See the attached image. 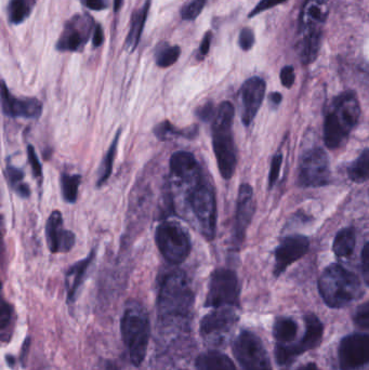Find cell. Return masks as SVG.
<instances>
[{
    "instance_id": "obj_1",
    "label": "cell",
    "mask_w": 369,
    "mask_h": 370,
    "mask_svg": "<svg viewBox=\"0 0 369 370\" xmlns=\"http://www.w3.org/2000/svg\"><path fill=\"white\" fill-rule=\"evenodd\" d=\"M193 289L188 275L172 269L162 276L157 295L158 323L164 329H180L188 325L193 312Z\"/></svg>"
},
{
    "instance_id": "obj_2",
    "label": "cell",
    "mask_w": 369,
    "mask_h": 370,
    "mask_svg": "<svg viewBox=\"0 0 369 370\" xmlns=\"http://www.w3.org/2000/svg\"><path fill=\"white\" fill-rule=\"evenodd\" d=\"M234 106L222 102L212 118V146L222 178L230 180L238 165V148L233 136Z\"/></svg>"
},
{
    "instance_id": "obj_3",
    "label": "cell",
    "mask_w": 369,
    "mask_h": 370,
    "mask_svg": "<svg viewBox=\"0 0 369 370\" xmlns=\"http://www.w3.org/2000/svg\"><path fill=\"white\" fill-rule=\"evenodd\" d=\"M179 184L186 190V203L200 233L207 241H212L216 236L218 219L216 193L212 185L202 172L192 180Z\"/></svg>"
},
{
    "instance_id": "obj_4",
    "label": "cell",
    "mask_w": 369,
    "mask_h": 370,
    "mask_svg": "<svg viewBox=\"0 0 369 370\" xmlns=\"http://www.w3.org/2000/svg\"><path fill=\"white\" fill-rule=\"evenodd\" d=\"M361 108L356 94L347 91L337 96L327 112L324 141L327 148H340L360 120Z\"/></svg>"
},
{
    "instance_id": "obj_5",
    "label": "cell",
    "mask_w": 369,
    "mask_h": 370,
    "mask_svg": "<svg viewBox=\"0 0 369 370\" xmlns=\"http://www.w3.org/2000/svg\"><path fill=\"white\" fill-rule=\"evenodd\" d=\"M122 341L132 365L139 367L143 363L151 338V323L148 311L142 303L129 301L120 321Z\"/></svg>"
},
{
    "instance_id": "obj_6",
    "label": "cell",
    "mask_w": 369,
    "mask_h": 370,
    "mask_svg": "<svg viewBox=\"0 0 369 370\" xmlns=\"http://www.w3.org/2000/svg\"><path fill=\"white\" fill-rule=\"evenodd\" d=\"M318 291L325 303L332 309L347 307L362 295L356 275L339 264L325 269L318 281Z\"/></svg>"
},
{
    "instance_id": "obj_7",
    "label": "cell",
    "mask_w": 369,
    "mask_h": 370,
    "mask_svg": "<svg viewBox=\"0 0 369 370\" xmlns=\"http://www.w3.org/2000/svg\"><path fill=\"white\" fill-rule=\"evenodd\" d=\"M158 250L167 262L181 264L190 255L192 244L188 232L179 223L164 221L155 232Z\"/></svg>"
},
{
    "instance_id": "obj_8",
    "label": "cell",
    "mask_w": 369,
    "mask_h": 370,
    "mask_svg": "<svg viewBox=\"0 0 369 370\" xmlns=\"http://www.w3.org/2000/svg\"><path fill=\"white\" fill-rule=\"evenodd\" d=\"M240 283L238 275L230 269H218L212 273L206 298V307L212 309L238 307Z\"/></svg>"
},
{
    "instance_id": "obj_9",
    "label": "cell",
    "mask_w": 369,
    "mask_h": 370,
    "mask_svg": "<svg viewBox=\"0 0 369 370\" xmlns=\"http://www.w3.org/2000/svg\"><path fill=\"white\" fill-rule=\"evenodd\" d=\"M234 355L244 370H272L268 352L258 336L245 331L233 345Z\"/></svg>"
},
{
    "instance_id": "obj_10",
    "label": "cell",
    "mask_w": 369,
    "mask_h": 370,
    "mask_svg": "<svg viewBox=\"0 0 369 370\" xmlns=\"http://www.w3.org/2000/svg\"><path fill=\"white\" fill-rule=\"evenodd\" d=\"M330 180V160L322 148H313L304 155L299 164V184L304 188H318Z\"/></svg>"
},
{
    "instance_id": "obj_11",
    "label": "cell",
    "mask_w": 369,
    "mask_h": 370,
    "mask_svg": "<svg viewBox=\"0 0 369 370\" xmlns=\"http://www.w3.org/2000/svg\"><path fill=\"white\" fill-rule=\"evenodd\" d=\"M96 23L89 14H75L66 22L63 32L57 42L59 51H82L89 40Z\"/></svg>"
},
{
    "instance_id": "obj_12",
    "label": "cell",
    "mask_w": 369,
    "mask_h": 370,
    "mask_svg": "<svg viewBox=\"0 0 369 370\" xmlns=\"http://www.w3.org/2000/svg\"><path fill=\"white\" fill-rule=\"evenodd\" d=\"M304 321H306V333H304V338L300 340V343H297L296 345H292V347L280 345V343L276 345V361L280 365L286 364L292 357L300 355L304 352L310 351V350L314 349L320 345L323 333H324L323 324L321 323L318 317L314 314L306 315L304 317Z\"/></svg>"
},
{
    "instance_id": "obj_13",
    "label": "cell",
    "mask_w": 369,
    "mask_h": 370,
    "mask_svg": "<svg viewBox=\"0 0 369 370\" xmlns=\"http://www.w3.org/2000/svg\"><path fill=\"white\" fill-rule=\"evenodd\" d=\"M342 370H353L369 363V335L354 333L342 339L339 347Z\"/></svg>"
},
{
    "instance_id": "obj_14",
    "label": "cell",
    "mask_w": 369,
    "mask_h": 370,
    "mask_svg": "<svg viewBox=\"0 0 369 370\" xmlns=\"http://www.w3.org/2000/svg\"><path fill=\"white\" fill-rule=\"evenodd\" d=\"M238 321L233 307L214 309L200 323V335L207 343H218Z\"/></svg>"
},
{
    "instance_id": "obj_15",
    "label": "cell",
    "mask_w": 369,
    "mask_h": 370,
    "mask_svg": "<svg viewBox=\"0 0 369 370\" xmlns=\"http://www.w3.org/2000/svg\"><path fill=\"white\" fill-rule=\"evenodd\" d=\"M1 106L4 114L11 118L36 120L43 113V104L39 100L36 98H17L9 91L5 82H1Z\"/></svg>"
},
{
    "instance_id": "obj_16",
    "label": "cell",
    "mask_w": 369,
    "mask_h": 370,
    "mask_svg": "<svg viewBox=\"0 0 369 370\" xmlns=\"http://www.w3.org/2000/svg\"><path fill=\"white\" fill-rule=\"evenodd\" d=\"M46 239L52 253H66L73 249L76 237L72 231L64 227L63 217L56 210L50 215L46 224Z\"/></svg>"
},
{
    "instance_id": "obj_17",
    "label": "cell",
    "mask_w": 369,
    "mask_h": 370,
    "mask_svg": "<svg viewBox=\"0 0 369 370\" xmlns=\"http://www.w3.org/2000/svg\"><path fill=\"white\" fill-rule=\"evenodd\" d=\"M310 241L304 235H292L283 239L276 250V267L274 274L280 276L285 269L292 263L302 259L309 250Z\"/></svg>"
},
{
    "instance_id": "obj_18",
    "label": "cell",
    "mask_w": 369,
    "mask_h": 370,
    "mask_svg": "<svg viewBox=\"0 0 369 370\" xmlns=\"http://www.w3.org/2000/svg\"><path fill=\"white\" fill-rule=\"evenodd\" d=\"M266 94V82L260 77L246 80L240 88L242 98V120L245 126H250L256 117Z\"/></svg>"
},
{
    "instance_id": "obj_19",
    "label": "cell",
    "mask_w": 369,
    "mask_h": 370,
    "mask_svg": "<svg viewBox=\"0 0 369 370\" xmlns=\"http://www.w3.org/2000/svg\"><path fill=\"white\" fill-rule=\"evenodd\" d=\"M254 213V191L250 184L240 185L236 205L235 224H234V243L240 246L245 239L246 230Z\"/></svg>"
},
{
    "instance_id": "obj_20",
    "label": "cell",
    "mask_w": 369,
    "mask_h": 370,
    "mask_svg": "<svg viewBox=\"0 0 369 370\" xmlns=\"http://www.w3.org/2000/svg\"><path fill=\"white\" fill-rule=\"evenodd\" d=\"M169 168L170 174L176 179V182H186L202 172L195 156L186 151L172 154Z\"/></svg>"
},
{
    "instance_id": "obj_21",
    "label": "cell",
    "mask_w": 369,
    "mask_h": 370,
    "mask_svg": "<svg viewBox=\"0 0 369 370\" xmlns=\"http://www.w3.org/2000/svg\"><path fill=\"white\" fill-rule=\"evenodd\" d=\"M94 251H92L87 258L84 260L78 261L75 264L72 265L66 273L65 285L66 293H67L68 303H73L76 299L78 291H79L82 283H84L88 269L93 261Z\"/></svg>"
},
{
    "instance_id": "obj_22",
    "label": "cell",
    "mask_w": 369,
    "mask_h": 370,
    "mask_svg": "<svg viewBox=\"0 0 369 370\" xmlns=\"http://www.w3.org/2000/svg\"><path fill=\"white\" fill-rule=\"evenodd\" d=\"M151 4L152 0H146L144 5L132 14L129 33H128L127 39H126V47L129 51H134L139 45Z\"/></svg>"
},
{
    "instance_id": "obj_23",
    "label": "cell",
    "mask_w": 369,
    "mask_h": 370,
    "mask_svg": "<svg viewBox=\"0 0 369 370\" xmlns=\"http://www.w3.org/2000/svg\"><path fill=\"white\" fill-rule=\"evenodd\" d=\"M302 31H304V38L300 47V58L302 63L310 64L318 56L321 40H322V28L306 27L302 28Z\"/></svg>"
},
{
    "instance_id": "obj_24",
    "label": "cell",
    "mask_w": 369,
    "mask_h": 370,
    "mask_svg": "<svg viewBox=\"0 0 369 370\" xmlns=\"http://www.w3.org/2000/svg\"><path fill=\"white\" fill-rule=\"evenodd\" d=\"M195 368L196 370H238L228 355L218 351L200 354L196 359Z\"/></svg>"
},
{
    "instance_id": "obj_25",
    "label": "cell",
    "mask_w": 369,
    "mask_h": 370,
    "mask_svg": "<svg viewBox=\"0 0 369 370\" xmlns=\"http://www.w3.org/2000/svg\"><path fill=\"white\" fill-rule=\"evenodd\" d=\"M355 248V230L353 227H347L341 230L335 238L334 250L335 255L339 258H347L352 255Z\"/></svg>"
},
{
    "instance_id": "obj_26",
    "label": "cell",
    "mask_w": 369,
    "mask_h": 370,
    "mask_svg": "<svg viewBox=\"0 0 369 370\" xmlns=\"http://www.w3.org/2000/svg\"><path fill=\"white\" fill-rule=\"evenodd\" d=\"M297 331H298V326L296 321L292 319H286V317L276 319L273 326V335L280 345H285V343L292 341L296 338Z\"/></svg>"
},
{
    "instance_id": "obj_27",
    "label": "cell",
    "mask_w": 369,
    "mask_h": 370,
    "mask_svg": "<svg viewBox=\"0 0 369 370\" xmlns=\"http://www.w3.org/2000/svg\"><path fill=\"white\" fill-rule=\"evenodd\" d=\"M154 132L160 140H169L171 138L192 139L198 134V128L195 127V128H188V129H179L171 122L165 120L156 127Z\"/></svg>"
},
{
    "instance_id": "obj_28",
    "label": "cell",
    "mask_w": 369,
    "mask_h": 370,
    "mask_svg": "<svg viewBox=\"0 0 369 370\" xmlns=\"http://www.w3.org/2000/svg\"><path fill=\"white\" fill-rule=\"evenodd\" d=\"M181 56L179 46H170L168 42H162L156 48L155 61L157 66L162 68H170L176 63Z\"/></svg>"
},
{
    "instance_id": "obj_29",
    "label": "cell",
    "mask_w": 369,
    "mask_h": 370,
    "mask_svg": "<svg viewBox=\"0 0 369 370\" xmlns=\"http://www.w3.org/2000/svg\"><path fill=\"white\" fill-rule=\"evenodd\" d=\"M351 180L356 183L366 182L369 180V148H366L348 169Z\"/></svg>"
},
{
    "instance_id": "obj_30",
    "label": "cell",
    "mask_w": 369,
    "mask_h": 370,
    "mask_svg": "<svg viewBox=\"0 0 369 370\" xmlns=\"http://www.w3.org/2000/svg\"><path fill=\"white\" fill-rule=\"evenodd\" d=\"M119 132L116 134L114 139L113 143L111 144L110 148L106 151L104 155L103 162L100 166L99 174H98V186H102L106 181L111 177L112 172H113L114 160H115L116 153H117L118 140H119Z\"/></svg>"
},
{
    "instance_id": "obj_31",
    "label": "cell",
    "mask_w": 369,
    "mask_h": 370,
    "mask_svg": "<svg viewBox=\"0 0 369 370\" xmlns=\"http://www.w3.org/2000/svg\"><path fill=\"white\" fill-rule=\"evenodd\" d=\"M32 6L30 0H10L8 5V19L10 23L21 24L30 17Z\"/></svg>"
},
{
    "instance_id": "obj_32",
    "label": "cell",
    "mask_w": 369,
    "mask_h": 370,
    "mask_svg": "<svg viewBox=\"0 0 369 370\" xmlns=\"http://www.w3.org/2000/svg\"><path fill=\"white\" fill-rule=\"evenodd\" d=\"M7 178L12 190L15 191L19 196L26 198L31 195L29 185L24 182V174L21 169L17 168L13 165L8 164Z\"/></svg>"
},
{
    "instance_id": "obj_33",
    "label": "cell",
    "mask_w": 369,
    "mask_h": 370,
    "mask_svg": "<svg viewBox=\"0 0 369 370\" xmlns=\"http://www.w3.org/2000/svg\"><path fill=\"white\" fill-rule=\"evenodd\" d=\"M80 182V174H63L61 176L62 195L70 204H74L77 200Z\"/></svg>"
},
{
    "instance_id": "obj_34",
    "label": "cell",
    "mask_w": 369,
    "mask_h": 370,
    "mask_svg": "<svg viewBox=\"0 0 369 370\" xmlns=\"http://www.w3.org/2000/svg\"><path fill=\"white\" fill-rule=\"evenodd\" d=\"M13 327V307L10 303L4 301L0 312V329H1V340L3 343L9 341Z\"/></svg>"
},
{
    "instance_id": "obj_35",
    "label": "cell",
    "mask_w": 369,
    "mask_h": 370,
    "mask_svg": "<svg viewBox=\"0 0 369 370\" xmlns=\"http://www.w3.org/2000/svg\"><path fill=\"white\" fill-rule=\"evenodd\" d=\"M207 0H188V3L182 7L180 11L182 20L184 21H194L202 13Z\"/></svg>"
},
{
    "instance_id": "obj_36",
    "label": "cell",
    "mask_w": 369,
    "mask_h": 370,
    "mask_svg": "<svg viewBox=\"0 0 369 370\" xmlns=\"http://www.w3.org/2000/svg\"><path fill=\"white\" fill-rule=\"evenodd\" d=\"M355 325L362 329H369V302L360 305L353 317Z\"/></svg>"
},
{
    "instance_id": "obj_37",
    "label": "cell",
    "mask_w": 369,
    "mask_h": 370,
    "mask_svg": "<svg viewBox=\"0 0 369 370\" xmlns=\"http://www.w3.org/2000/svg\"><path fill=\"white\" fill-rule=\"evenodd\" d=\"M27 158H29L30 165H31L34 177H35L37 180H41V178H43V168H41V164H40L39 160H38L35 148L32 146H27Z\"/></svg>"
},
{
    "instance_id": "obj_38",
    "label": "cell",
    "mask_w": 369,
    "mask_h": 370,
    "mask_svg": "<svg viewBox=\"0 0 369 370\" xmlns=\"http://www.w3.org/2000/svg\"><path fill=\"white\" fill-rule=\"evenodd\" d=\"M282 162V155H276V156L273 158L272 164H271L270 176H268V185H270V189L272 188L273 185L276 184V181H278Z\"/></svg>"
},
{
    "instance_id": "obj_39",
    "label": "cell",
    "mask_w": 369,
    "mask_h": 370,
    "mask_svg": "<svg viewBox=\"0 0 369 370\" xmlns=\"http://www.w3.org/2000/svg\"><path fill=\"white\" fill-rule=\"evenodd\" d=\"M240 47L245 51L252 49L254 44V34L250 28H244L240 34Z\"/></svg>"
},
{
    "instance_id": "obj_40",
    "label": "cell",
    "mask_w": 369,
    "mask_h": 370,
    "mask_svg": "<svg viewBox=\"0 0 369 370\" xmlns=\"http://www.w3.org/2000/svg\"><path fill=\"white\" fill-rule=\"evenodd\" d=\"M285 1H287V0H261V1L254 7V9L250 12V18H254L257 14L261 13V12L270 9V8L280 5V4L285 3Z\"/></svg>"
},
{
    "instance_id": "obj_41",
    "label": "cell",
    "mask_w": 369,
    "mask_h": 370,
    "mask_svg": "<svg viewBox=\"0 0 369 370\" xmlns=\"http://www.w3.org/2000/svg\"><path fill=\"white\" fill-rule=\"evenodd\" d=\"M294 70L292 66H285L282 70H280V82H282L283 86L286 88L292 87V84L294 82Z\"/></svg>"
},
{
    "instance_id": "obj_42",
    "label": "cell",
    "mask_w": 369,
    "mask_h": 370,
    "mask_svg": "<svg viewBox=\"0 0 369 370\" xmlns=\"http://www.w3.org/2000/svg\"><path fill=\"white\" fill-rule=\"evenodd\" d=\"M212 32H207L202 38L200 49H198V59L202 61L205 56L209 53L210 46H212Z\"/></svg>"
},
{
    "instance_id": "obj_43",
    "label": "cell",
    "mask_w": 369,
    "mask_h": 370,
    "mask_svg": "<svg viewBox=\"0 0 369 370\" xmlns=\"http://www.w3.org/2000/svg\"><path fill=\"white\" fill-rule=\"evenodd\" d=\"M80 3L88 9L96 10V11L108 9L110 6V0H80Z\"/></svg>"
},
{
    "instance_id": "obj_44",
    "label": "cell",
    "mask_w": 369,
    "mask_h": 370,
    "mask_svg": "<svg viewBox=\"0 0 369 370\" xmlns=\"http://www.w3.org/2000/svg\"><path fill=\"white\" fill-rule=\"evenodd\" d=\"M363 277L365 283L369 287V241L365 245L362 253Z\"/></svg>"
},
{
    "instance_id": "obj_45",
    "label": "cell",
    "mask_w": 369,
    "mask_h": 370,
    "mask_svg": "<svg viewBox=\"0 0 369 370\" xmlns=\"http://www.w3.org/2000/svg\"><path fill=\"white\" fill-rule=\"evenodd\" d=\"M214 114H216V110H214L212 103H206L205 106H200L198 110V117L204 122H208V120L214 118Z\"/></svg>"
},
{
    "instance_id": "obj_46",
    "label": "cell",
    "mask_w": 369,
    "mask_h": 370,
    "mask_svg": "<svg viewBox=\"0 0 369 370\" xmlns=\"http://www.w3.org/2000/svg\"><path fill=\"white\" fill-rule=\"evenodd\" d=\"M92 44H93V47L98 48L103 44L104 40V34L103 30H102L101 25L100 24H96V27H94L93 34H92Z\"/></svg>"
},
{
    "instance_id": "obj_47",
    "label": "cell",
    "mask_w": 369,
    "mask_h": 370,
    "mask_svg": "<svg viewBox=\"0 0 369 370\" xmlns=\"http://www.w3.org/2000/svg\"><path fill=\"white\" fill-rule=\"evenodd\" d=\"M270 101L273 102V104L278 106V104L282 102V94H278V92H274V94H271Z\"/></svg>"
},
{
    "instance_id": "obj_48",
    "label": "cell",
    "mask_w": 369,
    "mask_h": 370,
    "mask_svg": "<svg viewBox=\"0 0 369 370\" xmlns=\"http://www.w3.org/2000/svg\"><path fill=\"white\" fill-rule=\"evenodd\" d=\"M297 370H321L318 368V365H316L314 363H309L306 365L302 366V367L298 368Z\"/></svg>"
},
{
    "instance_id": "obj_49",
    "label": "cell",
    "mask_w": 369,
    "mask_h": 370,
    "mask_svg": "<svg viewBox=\"0 0 369 370\" xmlns=\"http://www.w3.org/2000/svg\"><path fill=\"white\" fill-rule=\"evenodd\" d=\"M122 4H124V0H114V10H115V12L119 11Z\"/></svg>"
},
{
    "instance_id": "obj_50",
    "label": "cell",
    "mask_w": 369,
    "mask_h": 370,
    "mask_svg": "<svg viewBox=\"0 0 369 370\" xmlns=\"http://www.w3.org/2000/svg\"><path fill=\"white\" fill-rule=\"evenodd\" d=\"M104 370H117V368H116L114 364L108 363V365L105 366V368H104Z\"/></svg>"
}]
</instances>
